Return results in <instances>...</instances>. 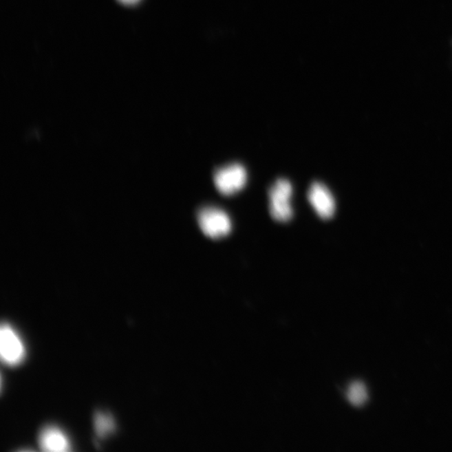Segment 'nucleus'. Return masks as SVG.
<instances>
[{
	"label": "nucleus",
	"mask_w": 452,
	"mask_h": 452,
	"mask_svg": "<svg viewBox=\"0 0 452 452\" xmlns=\"http://www.w3.org/2000/svg\"><path fill=\"white\" fill-rule=\"evenodd\" d=\"M308 199L321 219L333 217L336 211L335 200L326 185L320 182L312 183L308 189Z\"/></svg>",
	"instance_id": "obj_5"
},
{
	"label": "nucleus",
	"mask_w": 452,
	"mask_h": 452,
	"mask_svg": "<svg viewBox=\"0 0 452 452\" xmlns=\"http://www.w3.org/2000/svg\"><path fill=\"white\" fill-rule=\"evenodd\" d=\"M25 347L17 332L8 323L0 330V354L2 361L9 366L21 364L25 358Z\"/></svg>",
	"instance_id": "obj_4"
},
{
	"label": "nucleus",
	"mask_w": 452,
	"mask_h": 452,
	"mask_svg": "<svg viewBox=\"0 0 452 452\" xmlns=\"http://www.w3.org/2000/svg\"><path fill=\"white\" fill-rule=\"evenodd\" d=\"M197 220L201 231L211 239L226 237L233 229L230 216L225 211L217 207L201 208L197 213Z\"/></svg>",
	"instance_id": "obj_2"
},
{
	"label": "nucleus",
	"mask_w": 452,
	"mask_h": 452,
	"mask_svg": "<svg viewBox=\"0 0 452 452\" xmlns=\"http://www.w3.org/2000/svg\"><path fill=\"white\" fill-rule=\"evenodd\" d=\"M215 188L224 196H233L244 188L247 183V172L244 166L233 163L215 169Z\"/></svg>",
	"instance_id": "obj_3"
},
{
	"label": "nucleus",
	"mask_w": 452,
	"mask_h": 452,
	"mask_svg": "<svg viewBox=\"0 0 452 452\" xmlns=\"http://www.w3.org/2000/svg\"><path fill=\"white\" fill-rule=\"evenodd\" d=\"M39 445L44 451L64 452L71 451L67 435L60 428L46 427L39 436Z\"/></svg>",
	"instance_id": "obj_6"
},
{
	"label": "nucleus",
	"mask_w": 452,
	"mask_h": 452,
	"mask_svg": "<svg viewBox=\"0 0 452 452\" xmlns=\"http://www.w3.org/2000/svg\"><path fill=\"white\" fill-rule=\"evenodd\" d=\"M120 2L125 3V5H133L139 1V0H119Z\"/></svg>",
	"instance_id": "obj_9"
},
{
	"label": "nucleus",
	"mask_w": 452,
	"mask_h": 452,
	"mask_svg": "<svg viewBox=\"0 0 452 452\" xmlns=\"http://www.w3.org/2000/svg\"><path fill=\"white\" fill-rule=\"evenodd\" d=\"M94 426L96 435L102 438L113 433L115 430V422L113 417L103 412L96 413Z\"/></svg>",
	"instance_id": "obj_7"
},
{
	"label": "nucleus",
	"mask_w": 452,
	"mask_h": 452,
	"mask_svg": "<svg viewBox=\"0 0 452 452\" xmlns=\"http://www.w3.org/2000/svg\"><path fill=\"white\" fill-rule=\"evenodd\" d=\"M293 188L286 179H278L268 191L270 215L277 222L287 223L293 217L291 204Z\"/></svg>",
	"instance_id": "obj_1"
},
{
	"label": "nucleus",
	"mask_w": 452,
	"mask_h": 452,
	"mask_svg": "<svg viewBox=\"0 0 452 452\" xmlns=\"http://www.w3.org/2000/svg\"><path fill=\"white\" fill-rule=\"evenodd\" d=\"M347 400L355 407H359L365 403L368 397L367 389L361 382H354L351 384L347 392Z\"/></svg>",
	"instance_id": "obj_8"
}]
</instances>
